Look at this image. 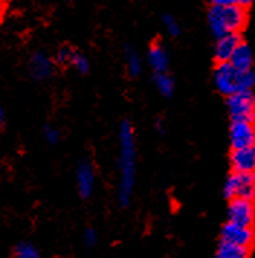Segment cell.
Wrapping results in <instances>:
<instances>
[{"label": "cell", "instance_id": "cell-20", "mask_svg": "<svg viewBox=\"0 0 255 258\" xmlns=\"http://www.w3.org/2000/svg\"><path fill=\"white\" fill-rule=\"evenodd\" d=\"M162 22L167 28V32L171 36H177L180 34V25L175 21V18L171 16V15H164L162 16Z\"/></svg>", "mask_w": 255, "mask_h": 258}, {"label": "cell", "instance_id": "cell-3", "mask_svg": "<svg viewBox=\"0 0 255 258\" xmlns=\"http://www.w3.org/2000/svg\"><path fill=\"white\" fill-rule=\"evenodd\" d=\"M216 89L226 97L239 92H252L255 87V70L241 73L235 70L229 62L218 64L213 73Z\"/></svg>", "mask_w": 255, "mask_h": 258}, {"label": "cell", "instance_id": "cell-5", "mask_svg": "<svg viewBox=\"0 0 255 258\" xmlns=\"http://www.w3.org/2000/svg\"><path fill=\"white\" fill-rule=\"evenodd\" d=\"M226 107L229 110L232 122L255 123L254 92H239L226 97Z\"/></svg>", "mask_w": 255, "mask_h": 258}, {"label": "cell", "instance_id": "cell-6", "mask_svg": "<svg viewBox=\"0 0 255 258\" xmlns=\"http://www.w3.org/2000/svg\"><path fill=\"white\" fill-rule=\"evenodd\" d=\"M220 241L233 244V245L251 248L255 241V231L252 226H241L235 223L226 222L220 232Z\"/></svg>", "mask_w": 255, "mask_h": 258}, {"label": "cell", "instance_id": "cell-9", "mask_svg": "<svg viewBox=\"0 0 255 258\" xmlns=\"http://www.w3.org/2000/svg\"><path fill=\"white\" fill-rule=\"evenodd\" d=\"M242 42V38L239 34H228L218 38L215 44V59L218 61V64L229 62L233 52Z\"/></svg>", "mask_w": 255, "mask_h": 258}, {"label": "cell", "instance_id": "cell-24", "mask_svg": "<svg viewBox=\"0 0 255 258\" xmlns=\"http://www.w3.org/2000/svg\"><path fill=\"white\" fill-rule=\"evenodd\" d=\"M2 117H3V112H2V107H0V120H2Z\"/></svg>", "mask_w": 255, "mask_h": 258}, {"label": "cell", "instance_id": "cell-4", "mask_svg": "<svg viewBox=\"0 0 255 258\" xmlns=\"http://www.w3.org/2000/svg\"><path fill=\"white\" fill-rule=\"evenodd\" d=\"M223 195L229 200L245 199L255 200V173H233L226 178L223 186Z\"/></svg>", "mask_w": 255, "mask_h": 258}, {"label": "cell", "instance_id": "cell-15", "mask_svg": "<svg viewBox=\"0 0 255 258\" xmlns=\"http://www.w3.org/2000/svg\"><path fill=\"white\" fill-rule=\"evenodd\" d=\"M251 248L246 246L233 245L220 241L218 251H216V258H249V251Z\"/></svg>", "mask_w": 255, "mask_h": 258}, {"label": "cell", "instance_id": "cell-2", "mask_svg": "<svg viewBox=\"0 0 255 258\" xmlns=\"http://www.w3.org/2000/svg\"><path fill=\"white\" fill-rule=\"evenodd\" d=\"M119 142H120V157H119L120 181H119L117 198L122 206H128L135 184V165H137L134 128L129 120H123L120 125Z\"/></svg>", "mask_w": 255, "mask_h": 258}, {"label": "cell", "instance_id": "cell-11", "mask_svg": "<svg viewBox=\"0 0 255 258\" xmlns=\"http://www.w3.org/2000/svg\"><path fill=\"white\" fill-rule=\"evenodd\" d=\"M94 187V168L90 163H81L77 168V188L81 198L87 199Z\"/></svg>", "mask_w": 255, "mask_h": 258}, {"label": "cell", "instance_id": "cell-13", "mask_svg": "<svg viewBox=\"0 0 255 258\" xmlns=\"http://www.w3.org/2000/svg\"><path fill=\"white\" fill-rule=\"evenodd\" d=\"M29 70H31L32 77H35L36 80H44L51 76V73L54 70V64L44 52H36L31 58Z\"/></svg>", "mask_w": 255, "mask_h": 258}, {"label": "cell", "instance_id": "cell-21", "mask_svg": "<svg viewBox=\"0 0 255 258\" xmlns=\"http://www.w3.org/2000/svg\"><path fill=\"white\" fill-rule=\"evenodd\" d=\"M74 49L71 47H62L57 54V61L59 64H70L71 62V58L74 55Z\"/></svg>", "mask_w": 255, "mask_h": 258}, {"label": "cell", "instance_id": "cell-16", "mask_svg": "<svg viewBox=\"0 0 255 258\" xmlns=\"http://www.w3.org/2000/svg\"><path fill=\"white\" fill-rule=\"evenodd\" d=\"M126 69L132 77H137L142 71V61L134 48H126Z\"/></svg>", "mask_w": 255, "mask_h": 258}, {"label": "cell", "instance_id": "cell-23", "mask_svg": "<svg viewBox=\"0 0 255 258\" xmlns=\"http://www.w3.org/2000/svg\"><path fill=\"white\" fill-rule=\"evenodd\" d=\"M83 238H84V242H86L87 245H94V244H96V239H97L96 232H94V229H92V228H89V229L84 231Z\"/></svg>", "mask_w": 255, "mask_h": 258}, {"label": "cell", "instance_id": "cell-17", "mask_svg": "<svg viewBox=\"0 0 255 258\" xmlns=\"http://www.w3.org/2000/svg\"><path fill=\"white\" fill-rule=\"evenodd\" d=\"M155 86L158 89V92L165 96V97H170L174 92V80L167 74H155Z\"/></svg>", "mask_w": 255, "mask_h": 258}, {"label": "cell", "instance_id": "cell-14", "mask_svg": "<svg viewBox=\"0 0 255 258\" xmlns=\"http://www.w3.org/2000/svg\"><path fill=\"white\" fill-rule=\"evenodd\" d=\"M148 62L155 74H164L168 69V54L161 44L154 42L148 51Z\"/></svg>", "mask_w": 255, "mask_h": 258}, {"label": "cell", "instance_id": "cell-12", "mask_svg": "<svg viewBox=\"0 0 255 258\" xmlns=\"http://www.w3.org/2000/svg\"><path fill=\"white\" fill-rule=\"evenodd\" d=\"M232 67L235 70L241 71V73H246V71L252 70L254 66V55L249 45H246L245 42H242L239 47L236 48V51L233 52L231 61H229Z\"/></svg>", "mask_w": 255, "mask_h": 258}, {"label": "cell", "instance_id": "cell-18", "mask_svg": "<svg viewBox=\"0 0 255 258\" xmlns=\"http://www.w3.org/2000/svg\"><path fill=\"white\" fill-rule=\"evenodd\" d=\"M15 258H39V252L32 244L21 242L15 246Z\"/></svg>", "mask_w": 255, "mask_h": 258}, {"label": "cell", "instance_id": "cell-7", "mask_svg": "<svg viewBox=\"0 0 255 258\" xmlns=\"http://www.w3.org/2000/svg\"><path fill=\"white\" fill-rule=\"evenodd\" d=\"M228 222L252 226L255 222V203L245 199L229 200L228 206Z\"/></svg>", "mask_w": 255, "mask_h": 258}, {"label": "cell", "instance_id": "cell-8", "mask_svg": "<svg viewBox=\"0 0 255 258\" xmlns=\"http://www.w3.org/2000/svg\"><path fill=\"white\" fill-rule=\"evenodd\" d=\"M232 150H241L255 145V123L232 122L229 128Z\"/></svg>", "mask_w": 255, "mask_h": 258}, {"label": "cell", "instance_id": "cell-10", "mask_svg": "<svg viewBox=\"0 0 255 258\" xmlns=\"http://www.w3.org/2000/svg\"><path fill=\"white\" fill-rule=\"evenodd\" d=\"M231 167L233 173H255V145L232 150Z\"/></svg>", "mask_w": 255, "mask_h": 258}, {"label": "cell", "instance_id": "cell-22", "mask_svg": "<svg viewBox=\"0 0 255 258\" xmlns=\"http://www.w3.org/2000/svg\"><path fill=\"white\" fill-rule=\"evenodd\" d=\"M45 138L46 141L51 142V144H57L59 141V132H58V129L52 128V126H46Z\"/></svg>", "mask_w": 255, "mask_h": 258}, {"label": "cell", "instance_id": "cell-1", "mask_svg": "<svg viewBox=\"0 0 255 258\" xmlns=\"http://www.w3.org/2000/svg\"><path fill=\"white\" fill-rule=\"evenodd\" d=\"M243 0H215L209 6L208 22L216 39L228 34H239L248 22V6Z\"/></svg>", "mask_w": 255, "mask_h": 258}, {"label": "cell", "instance_id": "cell-19", "mask_svg": "<svg viewBox=\"0 0 255 258\" xmlns=\"http://www.w3.org/2000/svg\"><path fill=\"white\" fill-rule=\"evenodd\" d=\"M76 70L81 73V74H86L87 71H89V67H90V64H89V59L86 58L83 54L80 52H74V55H73V58H71V62H70Z\"/></svg>", "mask_w": 255, "mask_h": 258}]
</instances>
